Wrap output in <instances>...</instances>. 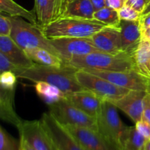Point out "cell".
<instances>
[{
    "instance_id": "cell-31",
    "label": "cell",
    "mask_w": 150,
    "mask_h": 150,
    "mask_svg": "<svg viewBox=\"0 0 150 150\" xmlns=\"http://www.w3.org/2000/svg\"><path fill=\"white\" fill-rule=\"evenodd\" d=\"M12 32V21L10 16L1 13L0 16V35L10 36Z\"/></svg>"
},
{
    "instance_id": "cell-40",
    "label": "cell",
    "mask_w": 150,
    "mask_h": 150,
    "mask_svg": "<svg viewBox=\"0 0 150 150\" xmlns=\"http://www.w3.org/2000/svg\"><path fill=\"white\" fill-rule=\"evenodd\" d=\"M147 13H150V1H149V4H148V5L146 6V9H145V10H144V12H143V13H142V15L147 14Z\"/></svg>"
},
{
    "instance_id": "cell-5",
    "label": "cell",
    "mask_w": 150,
    "mask_h": 150,
    "mask_svg": "<svg viewBox=\"0 0 150 150\" xmlns=\"http://www.w3.org/2000/svg\"><path fill=\"white\" fill-rule=\"evenodd\" d=\"M98 132L123 150L130 127L122 122L117 108L110 101L104 100L97 117Z\"/></svg>"
},
{
    "instance_id": "cell-7",
    "label": "cell",
    "mask_w": 150,
    "mask_h": 150,
    "mask_svg": "<svg viewBox=\"0 0 150 150\" xmlns=\"http://www.w3.org/2000/svg\"><path fill=\"white\" fill-rule=\"evenodd\" d=\"M76 76L82 86L96 94L103 100L112 102L120 99L130 91V89L116 86L106 79L88 73L86 70H77Z\"/></svg>"
},
{
    "instance_id": "cell-9",
    "label": "cell",
    "mask_w": 150,
    "mask_h": 150,
    "mask_svg": "<svg viewBox=\"0 0 150 150\" xmlns=\"http://www.w3.org/2000/svg\"><path fill=\"white\" fill-rule=\"evenodd\" d=\"M88 73L105 79L117 86L136 91H148V79L136 70L131 71H107L84 69Z\"/></svg>"
},
{
    "instance_id": "cell-6",
    "label": "cell",
    "mask_w": 150,
    "mask_h": 150,
    "mask_svg": "<svg viewBox=\"0 0 150 150\" xmlns=\"http://www.w3.org/2000/svg\"><path fill=\"white\" fill-rule=\"evenodd\" d=\"M48 106L49 112L62 125L84 127L98 131L97 119L88 115L67 98Z\"/></svg>"
},
{
    "instance_id": "cell-19",
    "label": "cell",
    "mask_w": 150,
    "mask_h": 150,
    "mask_svg": "<svg viewBox=\"0 0 150 150\" xmlns=\"http://www.w3.org/2000/svg\"><path fill=\"white\" fill-rule=\"evenodd\" d=\"M15 89H7L1 87L0 90V117L1 120L18 127L23 120L14 109Z\"/></svg>"
},
{
    "instance_id": "cell-12",
    "label": "cell",
    "mask_w": 150,
    "mask_h": 150,
    "mask_svg": "<svg viewBox=\"0 0 150 150\" xmlns=\"http://www.w3.org/2000/svg\"><path fill=\"white\" fill-rule=\"evenodd\" d=\"M64 127L88 150H122L98 131L74 126Z\"/></svg>"
},
{
    "instance_id": "cell-1",
    "label": "cell",
    "mask_w": 150,
    "mask_h": 150,
    "mask_svg": "<svg viewBox=\"0 0 150 150\" xmlns=\"http://www.w3.org/2000/svg\"><path fill=\"white\" fill-rule=\"evenodd\" d=\"M78 69L64 64L62 67H51L35 63L29 67H21L15 74L18 78L32 81H45L57 86L66 95L87 90L76 79Z\"/></svg>"
},
{
    "instance_id": "cell-42",
    "label": "cell",
    "mask_w": 150,
    "mask_h": 150,
    "mask_svg": "<svg viewBox=\"0 0 150 150\" xmlns=\"http://www.w3.org/2000/svg\"><path fill=\"white\" fill-rule=\"evenodd\" d=\"M150 90V79H148V91Z\"/></svg>"
},
{
    "instance_id": "cell-43",
    "label": "cell",
    "mask_w": 150,
    "mask_h": 150,
    "mask_svg": "<svg viewBox=\"0 0 150 150\" xmlns=\"http://www.w3.org/2000/svg\"><path fill=\"white\" fill-rule=\"evenodd\" d=\"M84 149H85V148H84ZM85 150H88V149H85Z\"/></svg>"
},
{
    "instance_id": "cell-32",
    "label": "cell",
    "mask_w": 150,
    "mask_h": 150,
    "mask_svg": "<svg viewBox=\"0 0 150 150\" xmlns=\"http://www.w3.org/2000/svg\"><path fill=\"white\" fill-rule=\"evenodd\" d=\"M136 127L146 140H150V124L148 122L142 119L136 123Z\"/></svg>"
},
{
    "instance_id": "cell-23",
    "label": "cell",
    "mask_w": 150,
    "mask_h": 150,
    "mask_svg": "<svg viewBox=\"0 0 150 150\" xmlns=\"http://www.w3.org/2000/svg\"><path fill=\"white\" fill-rule=\"evenodd\" d=\"M35 83V92L48 105L67 98V95L54 85L42 81Z\"/></svg>"
},
{
    "instance_id": "cell-39",
    "label": "cell",
    "mask_w": 150,
    "mask_h": 150,
    "mask_svg": "<svg viewBox=\"0 0 150 150\" xmlns=\"http://www.w3.org/2000/svg\"><path fill=\"white\" fill-rule=\"evenodd\" d=\"M20 144L21 150H35L33 147H32L27 142H26L24 140H23V139H20Z\"/></svg>"
},
{
    "instance_id": "cell-21",
    "label": "cell",
    "mask_w": 150,
    "mask_h": 150,
    "mask_svg": "<svg viewBox=\"0 0 150 150\" xmlns=\"http://www.w3.org/2000/svg\"><path fill=\"white\" fill-rule=\"evenodd\" d=\"M136 70L150 79V41L142 40L133 54Z\"/></svg>"
},
{
    "instance_id": "cell-14",
    "label": "cell",
    "mask_w": 150,
    "mask_h": 150,
    "mask_svg": "<svg viewBox=\"0 0 150 150\" xmlns=\"http://www.w3.org/2000/svg\"><path fill=\"white\" fill-rule=\"evenodd\" d=\"M147 92L130 90L120 99L111 103L136 123L143 119L144 101Z\"/></svg>"
},
{
    "instance_id": "cell-28",
    "label": "cell",
    "mask_w": 150,
    "mask_h": 150,
    "mask_svg": "<svg viewBox=\"0 0 150 150\" xmlns=\"http://www.w3.org/2000/svg\"><path fill=\"white\" fill-rule=\"evenodd\" d=\"M118 14L120 20L123 21H139L142 16V13L127 4L118 10Z\"/></svg>"
},
{
    "instance_id": "cell-27",
    "label": "cell",
    "mask_w": 150,
    "mask_h": 150,
    "mask_svg": "<svg viewBox=\"0 0 150 150\" xmlns=\"http://www.w3.org/2000/svg\"><path fill=\"white\" fill-rule=\"evenodd\" d=\"M0 150H21L20 142H18L2 127H0Z\"/></svg>"
},
{
    "instance_id": "cell-10",
    "label": "cell",
    "mask_w": 150,
    "mask_h": 150,
    "mask_svg": "<svg viewBox=\"0 0 150 150\" xmlns=\"http://www.w3.org/2000/svg\"><path fill=\"white\" fill-rule=\"evenodd\" d=\"M17 128L20 139L35 150H58L41 121H23Z\"/></svg>"
},
{
    "instance_id": "cell-41",
    "label": "cell",
    "mask_w": 150,
    "mask_h": 150,
    "mask_svg": "<svg viewBox=\"0 0 150 150\" xmlns=\"http://www.w3.org/2000/svg\"><path fill=\"white\" fill-rule=\"evenodd\" d=\"M144 150H150V140L146 141V145H145Z\"/></svg>"
},
{
    "instance_id": "cell-38",
    "label": "cell",
    "mask_w": 150,
    "mask_h": 150,
    "mask_svg": "<svg viewBox=\"0 0 150 150\" xmlns=\"http://www.w3.org/2000/svg\"><path fill=\"white\" fill-rule=\"evenodd\" d=\"M142 40L150 41V26L142 29Z\"/></svg>"
},
{
    "instance_id": "cell-22",
    "label": "cell",
    "mask_w": 150,
    "mask_h": 150,
    "mask_svg": "<svg viewBox=\"0 0 150 150\" xmlns=\"http://www.w3.org/2000/svg\"><path fill=\"white\" fill-rule=\"evenodd\" d=\"M24 51L28 57L37 64L58 67L64 65V62L62 59L44 48H27Z\"/></svg>"
},
{
    "instance_id": "cell-35",
    "label": "cell",
    "mask_w": 150,
    "mask_h": 150,
    "mask_svg": "<svg viewBox=\"0 0 150 150\" xmlns=\"http://www.w3.org/2000/svg\"><path fill=\"white\" fill-rule=\"evenodd\" d=\"M105 3L106 7L118 11L123 6L125 5L126 0H105Z\"/></svg>"
},
{
    "instance_id": "cell-33",
    "label": "cell",
    "mask_w": 150,
    "mask_h": 150,
    "mask_svg": "<svg viewBox=\"0 0 150 150\" xmlns=\"http://www.w3.org/2000/svg\"><path fill=\"white\" fill-rule=\"evenodd\" d=\"M149 1L150 0H126L125 4L130 6L142 14Z\"/></svg>"
},
{
    "instance_id": "cell-11",
    "label": "cell",
    "mask_w": 150,
    "mask_h": 150,
    "mask_svg": "<svg viewBox=\"0 0 150 150\" xmlns=\"http://www.w3.org/2000/svg\"><path fill=\"white\" fill-rule=\"evenodd\" d=\"M49 40L64 62L74 57L100 51L89 38H59Z\"/></svg>"
},
{
    "instance_id": "cell-2",
    "label": "cell",
    "mask_w": 150,
    "mask_h": 150,
    "mask_svg": "<svg viewBox=\"0 0 150 150\" xmlns=\"http://www.w3.org/2000/svg\"><path fill=\"white\" fill-rule=\"evenodd\" d=\"M107 26L105 23L95 18L63 16L41 29L48 39L89 38Z\"/></svg>"
},
{
    "instance_id": "cell-20",
    "label": "cell",
    "mask_w": 150,
    "mask_h": 150,
    "mask_svg": "<svg viewBox=\"0 0 150 150\" xmlns=\"http://www.w3.org/2000/svg\"><path fill=\"white\" fill-rule=\"evenodd\" d=\"M95 12L90 0H66L63 16L94 18Z\"/></svg>"
},
{
    "instance_id": "cell-26",
    "label": "cell",
    "mask_w": 150,
    "mask_h": 150,
    "mask_svg": "<svg viewBox=\"0 0 150 150\" xmlns=\"http://www.w3.org/2000/svg\"><path fill=\"white\" fill-rule=\"evenodd\" d=\"M94 18L111 26H120L121 21L119 17L118 11L108 7L96 10L94 13Z\"/></svg>"
},
{
    "instance_id": "cell-3",
    "label": "cell",
    "mask_w": 150,
    "mask_h": 150,
    "mask_svg": "<svg viewBox=\"0 0 150 150\" xmlns=\"http://www.w3.org/2000/svg\"><path fill=\"white\" fill-rule=\"evenodd\" d=\"M64 64L78 70L95 69L107 71H131L136 70L133 56L125 52L109 54L103 52H94L72 58Z\"/></svg>"
},
{
    "instance_id": "cell-16",
    "label": "cell",
    "mask_w": 150,
    "mask_h": 150,
    "mask_svg": "<svg viewBox=\"0 0 150 150\" xmlns=\"http://www.w3.org/2000/svg\"><path fill=\"white\" fill-rule=\"evenodd\" d=\"M122 52L133 56L142 40V29L139 21H120Z\"/></svg>"
},
{
    "instance_id": "cell-34",
    "label": "cell",
    "mask_w": 150,
    "mask_h": 150,
    "mask_svg": "<svg viewBox=\"0 0 150 150\" xmlns=\"http://www.w3.org/2000/svg\"><path fill=\"white\" fill-rule=\"evenodd\" d=\"M143 119L150 124V92L148 91L144 101Z\"/></svg>"
},
{
    "instance_id": "cell-44",
    "label": "cell",
    "mask_w": 150,
    "mask_h": 150,
    "mask_svg": "<svg viewBox=\"0 0 150 150\" xmlns=\"http://www.w3.org/2000/svg\"><path fill=\"white\" fill-rule=\"evenodd\" d=\"M149 92H150V90H149Z\"/></svg>"
},
{
    "instance_id": "cell-15",
    "label": "cell",
    "mask_w": 150,
    "mask_h": 150,
    "mask_svg": "<svg viewBox=\"0 0 150 150\" xmlns=\"http://www.w3.org/2000/svg\"><path fill=\"white\" fill-rule=\"evenodd\" d=\"M66 0H35L34 13L40 28L62 17Z\"/></svg>"
},
{
    "instance_id": "cell-13",
    "label": "cell",
    "mask_w": 150,
    "mask_h": 150,
    "mask_svg": "<svg viewBox=\"0 0 150 150\" xmlns=\"http://www.w3.org/2000/svg\"><path fill=\"white\" fill-rule=\"evenodd\" d=\"M100 52L119 54L122 52L120 26H107L89 38Z\"/></svg>"
},
{
    "instance_id": "cell-36",
    "label": "cell",
    "mask_w": 150,
    "mask_h": 150,
    "mask_svg": "<svg viewBox=\"0 0 150 150\" xmlns=\"http://www.w3.org/2000/svg\"><path fill=\"white\" fill-rule=\"evenodd\" d=\"M141 29H144L150 26V13L147 14H143L141 16L139 19Z\"/></svg>"
},
{
    "instance_id": "cell-37",
    "label": "cell",
    "mask_w": 150,
    "mask_h": 150,
    "mask_svg": "<svg viewBox=\"0 0 150 150\" xmlns=\"http://www.w3.org/2000/svg\"><path fill=\"white\" fill-rule=\"evenodd\" d=\"M90 1L93 5L94 8H95V11L106 7L105 0H90Z\"/></svg>"
},
{
    "instance_id": "cell-25",
    "label": "cell",
    "mask_w": 150,
    "mask_h": 150,
    "mask_svg": "<svg viewBox=\"0 0 150 150\" xmlns=\"http://www.w3.org/2000/svg\"><path fill=\"white\" fill-rule=\"evenodd\" d=\"M146 139L135 127H130L125 142L123 150H144Z\"/></svg>"
},
{
    "instance_id": "cell-8",
    "label": "cell",
    "mask_w": 150,
    "mask_h": 150,
    "mask_svg": "<svg viewBox=\"0 0 150 150\" xmlns=\"http://www.w3.org/2000/svg\"><path fill=\"white\" fill-rule=\"evenodd\" d=\"M58 150H85L75 136L48 111L40 120Z\"/></svg>"
},
{
    "instance_id": "cell-17",
    "label": "cell",
    "mask_w": 150,
    "mask_h": 150,
    "mask_svg": "<svg viewBox=\"0 0 150 150\" xmlns=\"http://www.w3.org/2000/svg\"><path fill=\"white\" fill-rule=\"evenodd\" d=\"M67 98L88 115L96 118L102 108L103 100L89 90L81 91L67 95Z\"/></svg>"
},
{
    "instance_id": "cell-29",
    "label": "cell",
    "mask_w": 150,
    "mask_h": 150,
    "mask_svg": "<svg viewBox=\"0 0 150 150\" xmlns=\"http://www.w3.org/2000/svg\"><path fill=\"white\" fill-rule=\"evenodd\" d=\"M17 76L11 71L1 73L0 75L1 87L7 89H15L17 82Z\"/></svg>"
},
{
    "instance_id": "cell-30",
    "label": "cell",
    "mask_w": 150,
    "mask_h": 150,
    "mask_svg": "<svg viewBox=\"0 0 150 150\" xmlns=\"http://www.w3.org/2000/svg\"><path fill=\"white\" fill-rule=\"evenodd\" d=\"M20 67L21 66L15 64L2 53L0 52V71L1 73L5 71H11L15 73Z\"/></svg>"
},
{
    "instance_id": "cell-4",
    "label": "cell",
    "mask_w": 150,
    "mask_h": 150,
    "mask_svg": "<svg viewBox=\"0 0 150 150\" xmlns=\"http://www.w3.org/2000/svg\"><path fill=\"white\" fill-rule=\"evenodd\" d=\"M10 18L12 21L10 37L23 50L32 48H44L62 58L50 40L43 35L41 28L38 25L26 21L21 17L10 16Z\"/></svg>"
},
{
    "instance_id": "cell-18",
    "label": "cell",
    "mask_w": 150,
    "mask_h": 150,
    "mask_svg": "<svg viewBox=\"0 0 150 150\" xmlns=\"http://www.w3.org/2000/svg\"><path fill=\"white\" fill-rule=\"evenodd\" d=\"M0 52L15 64L23 67H29L35 64L10 36L0 35Z\"/></svg>"
},
{
    "instance_id": "cell-24",
    "label": "cell",
    "mask_w": 150,
    "mask_h": 150,
    "mask_svg": "<svg viewBox=\"0 0 150 150\" xmlns=\"http://www.w3.org/2000/svg\"><path fill=\"white\" fill-rule=\"evenodd\" d=\"M0 11L12 17H21L30 23L38 25L34 11H29L13 0H0Z\"/></svg>"
}]
</instances>
